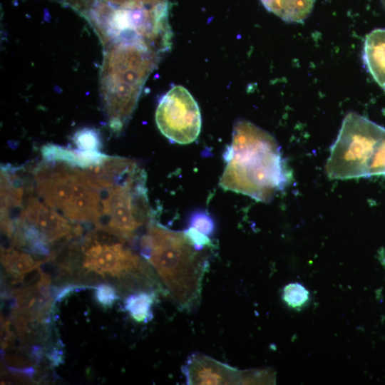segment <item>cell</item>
I'll list each match as a JSON object with an SVG mask.
<instances>
[{
  "instance_id": "6da1fadb",
  "label": "cell",
  "mask_w": 385,
  "mask_h": 385,
  "mask_svg": "<svg viewBox=\"0 0 385 385\" xmlns=\"http://www.w3.org/2000/svg\"><path fill=\"white\" fill-rule=\"evenodd\" d=\"M223 158L225 168L220 180L225 190L270 202L289 182V173L276 139L245 119L233 125L231 144Z\"/></svg>"
},
{
  "instance_id": "7a4b0ae2",
  "label": "cell",
  "mask_w": 385,
  "mask_h": 385,
  "mask_svg": "<svg viewBox=\"0 0 385 385\" xmlns=\"http://www.w3.org/2000/svg\"><path fill=\"white\" fill-rule=\"evenodd\" d=\"M140 249L177 306L185 310L195 307L208 267V256L203 250H197L184 231L172 230L151 220L140 238Z\"/></svg>"
},
{
  "instance_id": "3957f363",
  "label": "cell",
  "mask_w": 385,
  "mask_h": 385,
  "mask_svg": "<svg viewBox=\"0 0 385 385\" xmlns=\"http://www.w3.org/2000/svg\"><path fill=\"white\" fill-rule=\"evenodd\" d=\"M325 169L330 179L385 176V128L349 113L331 147Z\"/></svg>"
},
{
  "instance_id": "277c9868",
  "label": "cell",
  "mask_w": 385,
  "mask_h": 385,
  "mask_svg": "<svg viewBox=\"0 0 385 385\" xmlns=\"http://www.w3.org/2000/svg\"><path fill=\"white\" fill-rule=\"evenodd\" d=\"M38 195L50 207L73 222L98 225L102 212V189L81 168L47 162L34 172Z\"/></svg>"
},
{
  "instance_id": "5b68a950",
  "label": "cell",
  "mask_w": 385,
  "mask_h": 385,
  "mask_svg": "<svg viewBox=\"0 0 385 385\" xmlns=\"http://www.w3.org/2000/svg\"><path fill=\"white\" fill-rule=\"evenodd\" d=\"M102 191V212L96 228L133 240L137 230L151 220L145 170L132 160Z\"/></svg>"
},
{
  "instance_id": "8992f818",
  "label": "cell",
  "mask_w": 385,
  "mask_h": 385,
  "mask_svg": "<svg viewBox=\"0 0 385 385\" xmlns=\"http://www.w3.org/2000/svg\"><path fill=\"white\" fill-rule=\"evenodd\" d=\"M160 131L171 142L189 144L201 130L199 106L190 93L182 86L173 87L160 101L155 113Z\"/></svg>"
},
{
  "instance_id": "52a82bcc",
  "label": "cell",
  "mask_w": 385,
  "mask_h": 385,
  "mask_svg": "<svg viewBox=\"0 0 385 385\" xmlns=\"http://www.w3.org/2000/svg\"><path fill=\"white\" fill-rule=\"evenodd\" d=\"M83 270L102 277L121 279L132 274L145 272L140 258L122 242L105 241L97 233L89 235L82 247Z\"/></svg>"
},
{
  "instance_id": "ba28073f",
  "label": "cell",
  "mask_w": 385,
  "mask_h": 385,
  "mask_svg": "<svg viewBox=\"0 0 385 385\" xmlns=\"http://www.w3.org/2000/svg\"><path fill=\"white\" fill-rule=\"evenodd\" d=\"M16 220L26 222L35 227L48 243L70 238L81 232L79 228L73 227L56 210L34 197H28Z\"/></svg>"
},
{
  "instance_id": "9c48e42d",
  "label": "cell",
  "mask_w": 385,
  "mask_h": 385,
  "mask_svg": "<svg viewBox=\"0 0 385 385\" xmlns=\"http://www.w3.org/2000/svg\"><path fill=\"white\" fill-rule=\"evenodd\" d=\"M182 371L187 384H243L244 372L200 353L190 355L182 367Z\"/></svg>"
},
{
  "instance_id": "30bf717a",
  "label": "cell",
  "mask_w": 385,
  "mask_h": 385,
  "mask_svg": "<svg viewBox=\"0 0 385 385\" xmlns=\"http://www.w3.org/2000/svg\"><path fill=\"white\" fill-rule=\"evenodd\" d=\"M1 260L5 271L14 279V284H24L27 277L29 282L36 279L42 272L40 267L44 262L13 247L1 250Z\"/></svg>"
},
{
  "instance_id": "8fae6325",
  "label": "cell",
  "mask_w": 385,
  "mask_h": 385,
  "mask_svg": "<svg viewBox=\"0 0 385 385\" xmlns=\"http://www.w3.org/2000/svg\"><path fill=\"white\" fill-rule=\"evenodd\" d=\"M41 152L47 162L63 163L82 170L101 164L108 156L100 151L70 149L51 143L43 145Z\"/></svg>"
},
{
  "instance_id": "7c38bea8",
  "label": "cell",
  "mask_w": 385,
  "mask_h": 385,
  "mask_svg": "<svg viewBox=\"0 0 385 385\" xmlns=\"http://www.w3.org/2000/svg\"><path fill=\"white\" fill-rule=\"evenodd\" d=\"M363 56L368 71L385 91V29H377L367 34Z\"/></svg>"
},
{
  "instance_id": "4fadbf2b",
  "label": "cell",
  "mask_w": 385,
  "mask_h": 385,
  "mask_svg": "<svg viewBox=\"0 0 385 385\" xmlns=\"http://www.w3.org/2000/svg\"><path fill=\"white\" fill-rule=\"evenodd\" d=\"M270 12L289 23H302L311 14L316 0H260Z\"/></svg>"
},
{
  "instance_id": "5bb4252c",
  "label": "cell",
  "mask_w": 385,
  "mask_h": 385,
  "mask_svg": "<svg viewBox=\"0 0 385 385\" xmlns=\"http://www.w3.org/2000/svg\"><path fill=\"white\" fill-rule=\"evenodd\" d=\"M154 299L155 295L150 292H135L125 299L124 307L135 321L145 323L153 318Z\"/></svg>"
},
{
  "instance_id": "9a60e30c",
  "label": "cell",
  "mask_w": 385,
  "mask_h": 385,
  "mask_svg": "<svg viewBox=\"0 0 385 385\" xmlns=\"http://www.w3.org/2000/svg\"><path fill=\"white\" fill-rule=\"evenodd\" d=\"M78 150L83 151H100L101 140L99 132L94 128H84L77 130L73 138Z\"/></svg>"
},
{
  "instance_id": "2e32d148",
  "label": "cell",
  "mask_w": 385,
  "mask_h": 385,
  "mask_svg": "<svg viewBox=\"0 0 385 385\" xmlns=\"http://www.w3.org/2000/svg\"><path fill=\"white\" fill-rule=\"evenodd\" d=\"M188 227H193L208 237L212 236L216 229L213 219L204 211H195L191 214Z\"/></svg>"
},
{
  "instance_id": "e0dca14e",
  "label": "cell",
  "mask_w": 385,
  "mask_h": 385,
  "mask_svg": "<svg viewBox=\"0 0 385 385\" xmlns=\"http://www.w3.org/2000/svg\"><path fill=\"white\" fill-rule=\"evenodd\" d=\"M282 297L289 306L297 308L302 307L308 300L309 293L300 284L292 283L284 288Z\"/></svg>"
},
{
  "instance_id": "ac0fdd59",
  "label": "cell",
  "mask_w": 385,
  "mask_h": 385,
  "mask_svg": "<svg viewBox=\"0 0 385 385\" xmlns=\"http://www.w3.org/2000/svg\"><path fill=\"white\" fill-rule=\"evenodd\" d=\"M95 288L96 299L104 308L111 307L118 299L116 289L110 284H100Z\"/></svg>"
},
{
  "instance_id": "d6986e66",
  "label": "cell",
  "mask_w": 385,
  "mask_h": 385,
  "mask_svg": "<svg viewBox=\"0 0 385 385\" xmlns=\"http://www.w3.org/2000/svg\"><path fill=\"white\" fill-rule=\"evenodd\" d=\"M184 232L194 247L199 250L215 247L210 237L204 235L193 227H188Z\"/></svg>"
}]
</instances>
